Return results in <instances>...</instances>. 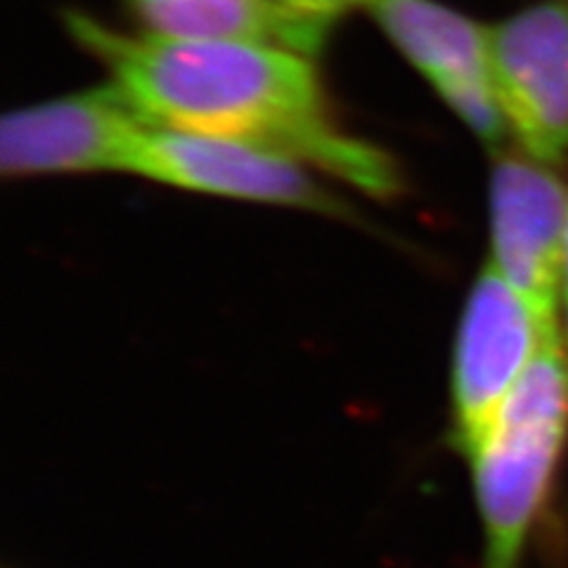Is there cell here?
I'll list each match as a JSON object with an SVG mask.
<instances>
[{
    "instance_id": "cell-3",
    "label": "cell",
    "mask_w": 568,
    "mask_h": 568,
    "mask_svg": "<svg viewBox=\"0 0 568 568\" xmlns=\"http://www.w3.org/2000/svg\"><path fill=\"white\" fill-rule=\"evenodd\" d=\"M549 325L530 301L486 263L459 317L453 355V446L469 457L536 361Z\"/></svg>"
},
{
    "instance_id": "cell-9",
    "label": "cell",
    "mask_w": 568,
    "mask_h": 568,
    "mask_svg": "<svg viewBox=\"0 0 568 568\" xmlns=\"http://www.w3.org/2000/svg\"><path fill=\"white\" fill-rule=\"evenodd\" d=\"M148 33L187 41H256L315 58L273 0H131Z\"/></svg>"
},
{
    "instance_id": "cell-2",
    "label": "cell",
    "mask_w": 568,
    "mask_h": 568,
    "mask_svg": "<svg viewBox=\"0 0 568 568\" xmlns=\"http://www.w3.org/2000/svg\"><path fill=\"white\" fill-rule=\"evenodd\" d=\"M568 443V348L549 336L488 436L467 457L484 526V568H521Z\"/></svg>"
},
{
    "instance_id": "cell-11",
    "label": "cell",
    "mask_w": 568,
    "mask_h": 568,
    "mask_svg": "<svg viewBox=\"0 0 568 568\" xmlns=\"http://www.w3.org/2000/svg\"><path fill=\"white\" fill-rule=\"evenodd\" d=\"M561 311H564V344L568 348V230H566V254H564V280H561Z\"/></svg>"
},
{
    "instance_id": "cell-5",
    "label": "cell",
    "mask_w": 568,
    "mask_h": 568,
    "mask_svg": "<svg viewBox=\"0 0 568 568\" xmlns=\"http://www.w3.org/2000/svg\"><path fill=\"white\" fill-rule=\"evenodd\" d=\"M152 123L110 83L10 112L0 123L8 178L126 171Z\"/></svg>"
},
{
    "instance_id": "cell-8",
    "label": "cell",
    "mask_w": 568,
    "mask_h": 568,
    "mask_svg": "<svg viewBox=\"0 0 568 568\" xmlns=\"http://www.w3.org/2000/svg\"><path fill=\"white\" fill-rule=\"evenodd\" d=\"M365 10L450 112L500 148L509 131L495 95L488 27L438 0H367Z\"/></svg>"
},
{
    "instance_id": "cell-10",
    "label": "cell",
    "mask_w": 568,
    "mask_h": 568,
    "mask_svg": "<svg viewBox=\"0 0 568 568\" xmlns=\"http://www.w3.org/2000/svg\"><path fill=\"white\" fill-rule=\"evenodd\" d=\"M273 3L290 17V22L304 36L308 50L317 55L334 22L355 8H365L367 0H273Z\"/></svg>"
},
{
    "instance_id": "cell-1",
    "label": "cell",
    "mask_w": 568,
    "mask_h": 568,
    "mask_svg": "<svg viewBox=\"0 0 568 568\" xmlns=\"http://www.w3.org/2000/svg\"><path fill=\"white\" fill-rule=\"evenodd\" d=\"M67 27L152 126L275 150L379 200L400 190L394 159L336 126L308 55L256 41L129 36L81 12H69Z\"/></svg>"
},
{
    "instance_id": "cell-7",
    "label": "cell",
    "mask_w": 568,
    "mask_h": 568,
    "mask_svg": "<svg viewBox=\"0 0 568 568\" xmlns=\"http://www.w3.org/2000/svg\"><path fill=\"white\" fill-rule=\"evenodd\" d=\"M568 187L528 154H500L490 175V261L549 325L559 327Z\"/></svg>"
},
{
    "instance_id": "cell-4",
    "label": "cell",
    "mask_w": 568,
    "mask_h": 568,
    "mask_svg": "<svg viewBox=\"0 0 568 568\" xmlns=\"http://www.w3.org/2000/svg\"><path fill=\"white\" fill-rule=\"evenodd\" d=\"M495 95L524 154L568 162V0H536L488 27Z\"/></svg>"
},
{
    "instance_id": "cell-6",
    "label": "cell",
    "mask_w": 568,
    "mask_h": 568,
    "mask_svg": "<svg viewBox=\"0 0 568 568\" xmlns=\"http://www.w3.org/2000/svg\"><path fill=\"white\" fill-rule=\"evenodd\" d=\"M131 173L213 197L344 213V204L325 192L306 164L216 135L152 126L140 140Z\"/></svg>"
}]
</instances>
